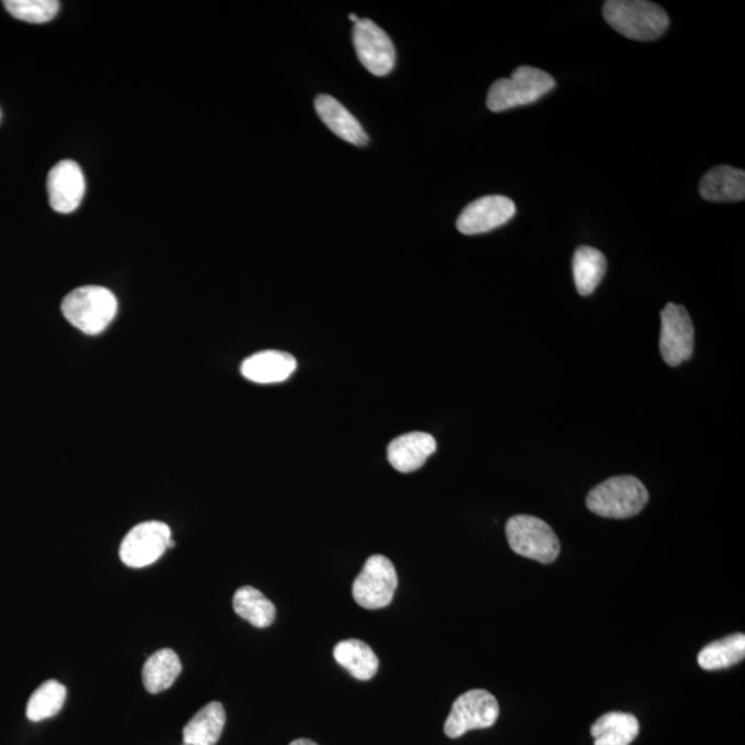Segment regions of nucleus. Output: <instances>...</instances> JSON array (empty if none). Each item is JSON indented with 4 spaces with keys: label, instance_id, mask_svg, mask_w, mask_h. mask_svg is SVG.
Segmentation results:
<instances>
[{
    "label": "nucleus",
    "instance_id": "obj_24",
    "mask_svg": "<svg viewBox=\"0 0 745 745\" xmlns=\"http://www.w3.org/2000/svg\"><path fill=\"white\" fill-rule=\"evenodd\" d=\"M67 699V689L58 681H46L32 693L26 704V717L41 722L57 715Z\"/></svg>",
    "mask_w": 745,
    "mask_h": 745
},
{
    "label": "nucleus",
    "instance_id": "obj_14",
    "mask_svg": "<svg viewBox=\"0 0 745 745\" xmlns=\"http://www.w3.org/2000/svg\"><path fill=\"white\" fill-rule=\"evenodd\" d=\"M436 452L434 436L425 432H410L398 436L388 446V462L402 474L414 473Z\"/></svg>",
    "mask_w": 745,
    "mask_h": 745
},
{
    "label": "nucleus",
    "instance_id": "obj_16",
    "mask_svg": "<svg viewBox=\"0 0 745 745\" xmlns=\"http://www.w3.org/2000/svg\"><path fill=\"white\" fill-rule=\"evenodd\" d=\"M700 196L709 202H739L745 198V173L742 169L716 166L700 181Z\"/></svg>",
    "mask_w": 745,
    "mask_h": 745
},
{
    "label": "nucleus",
    "instance_id": "obj_9",
    "mask_svg": "<svg viewBox=\"0 0 745 745\" xmlns=\"http://www.w3.org/2000/svg\"><path fill=\"white\" fill-rule=\"evenodd\" d=\"M354 46L359 62L370 74L386 76L396 67V46L387 32L371 20L360 19L354 26Z\"/></svg>",
    "mask_w": 745,
    "mask_h": 745
},
{
    "label": "nucleus",
    "instance_id": "obj_23",
    "mask_svg": "<svg viewBox=\"0 0 745 745\" xmlns=\"http://www.w3.org/2000/svg\"><path fill=\"white\" fill-rule=\"evenodd\" d=\"M745 656L744 634H734L731 637L716 640L705 646L699 655V666L705 671L725 670L738 665Z\"/></svg>",
    "mask_w": 745,
    "mask_h": 745
},
{
    "label": "nucleus",
    "instance_id": "obj_3",
    "mask_svg": "<svg viewBox=\"0 0 745 745\" xmlns=\"http://www.w3.org/2000/svg\"><path fill=\"white\" fill-rule=\"evenodd\" d=\"M648 501L649 492L643 482L623 475L594 487L587 497V507L602 518L627 519L643 511Z\"/></svg>",
    "mask_w": 745,
    "mask_h": 745
},
{
    "label": "nucleus",
    "instance_id": "obj_25",
    "mask_svg": "<svg viewBox=\"0 0 745 745\" xmlns=\"http://www.w3.org/2000/svg\"><path fill=\"white\" fill-rule=\"evenodd\" d=\"M3 4L13 18L32 24L48 23L60 10L57 0H7Z\"/></svg>",
    "mask_w": 745,
    "mask_h": 745
},
{
    "label": "nucleus",
    "instance_id": "obj_22",
    "mask_svg": "<svg viewBox=\"0 0 745 745\" xmlns=\"http://www.w3.org/2000/svg\"><path fill=\"white\" fill-rule=\"evenodd\" d=\"M233 605L235 613L256 628H267L276 622V605L251 585H245L235 593Z\"/></svg>",
    "mask_w": 745,
    "mask_h": 745
},
{
    "label": "nucleus",
    "instance_id": "obj_10",
    "mask_svg": "<svg viewBox=\"0 0 745 745\" xmlns=\"http://www.w3.org/2000/svg\"><path fill=\"white\" fill-rule=\"evenodd\" d=\"M694 349V327L684 306L667 304L661 311L660 353L667 365L679 366Z\"/></svg>",
    "mask_w": 745,
    "mask_h": 745
},
{
    "label": "nucleus",
    "instance_id": "obj_5",
    "mask_svg": "<svg viewBox=\"0 0 745 745\" xmlns=\"http://www.w3.org/2000/svg\"><path fill=\"white\" fill-rule=\"evenodd\" d=\"M506 535L515 553L537 562L552 563L561 551L551 526L531 515H515L507 522Z\"/></svg>",
    "mask_w": 745,
    "mask_h": 745
},
{
    "label": "nucleus",
    "instance_id": "obj_18",
    "mask_svg": "<svg viewBox=\"0 0 745 745\" xmlns=\"http://www.w3.org/2000/svg\"><path fill=\"white\" fill-rule=\"evenodd\" d=\"M334 659L358 681H370L379 671V657L369 645L359 639H347L336 645Z\"/></svg>",
    "mask_w": 745,
    "mask_h": 745
},
{
    "label": "nucleus",
    "instance_id": "obj_7",
    "mask_svg": "<svg viewBox=\"0 0 745 745\" xmlns=\"http://www.w3.org/2000/svg\"><path fill=\"white\" fill-rule=\"evenodd\" d=\"M172 530L159 520L134 526L120 544L119 555L126 566L141 569L152 565L173 548Z\"/></svg>",
    "mask_w": 745,
    "mask_h": 745
},
{
    "label": "nucleus",
    "instance_id": "obj_4",
    "mask_svg": "<svg viewBox=\"0 0 745 745\" xmlns=\"http://www.w3.org/2000/svg\"><path fill=\"white\" fill-rule=\"evenodd\" d=\"M557 82L546 71L533 67H519L511 78L498 79L487 95V108L493 112H503L539 101L547 93L555 89Z\"/></svg>",
    "mask_w": 745,
    "mask_h": 745
},
{
    "label": "nucleus",
    "instance_id": "obj_13",
    "mask_svg": "<svg viewBox=\"0 0 745 745\" xmlns=\"http://www.w3.org/2000/svg\"><path fill=\"white\" fill-rule=\"evenodd\" d=\"M295 369L298 360L294 356L276 349L251 355L240 366L245 379L256 385H277L287 381Z\"/></svg>",
    "mask_w": 745,
    "mask_h": 745
},
{
    "label": "nucleus",
    "instance_id": "obj_19",
    "mask_svg": "<svg viewBox=\"0 0 745 745\" xmlns=\"http://www.w3.org/2000/svg\"><path fill=\"white\" fill-rule=\"evenodd\" d=\"M591 734L595 745H629L638 737L639 722L626 712H607L596 720Z\"/></svg>",
    "mask_w": 745,
    "mask_h": 745
},
{
    "label": "nucleus",
    "instance_id": "obj_15",
    "mask_svg": "<svg viewBox=\"0 0 745 745\" xmlns=\"http://www.w3.org/2000/svg\"><path fill=\"white\" fill-rule=\"evenodd\" d=\"M315 109L322 122L339 139L358 147H365L369 142V136L366 134L358 119L336 98L328 95L317 96Z\"/></svg>",
    "mask_w": 745,
    "mask_h": 745
},
{
    "label": "nucleus",
    "instance_id": "obj_2",
    "mask_svg": "<svg viewBox=\"0 0 745 745\" xmlns=\"http://www.w3.org/2000/svg\"><path fill=\"white\" fill-rule=\"evenodd\" d=\"M62 310L71 325L89 336H97L117 316L118 300L107 288L85 287L71 292L64 299Z\"/></svg>",
    "mask_w": 745,
    "mask_h": 745
},
{
    "label": "nucleus",
    "instance_id": "obj_20",
    "mask_svg": "<svg viewBox=\"0 0 745 745\" xmlns=\"http://www.w3.org/2000/svg\"><path fill=\"white\" fill-rule=\"evenodd\" d=\"M183 666L180 657L172 649H161L155 651L147 660L142 668V682L147 692L158 694L173 687L175 679L180 677Z\"/></svg>",
    "mask_w": 745,
    "mask_h": 745
},
{
    "label": "nucleus",
    "instance_id": "obj_1",
    "mask_svg": "<svg viewBox=\"0 0 745 745\" xmlns=\"http://www.w3.org/2000/svg\"><path fill=\"white\" fill-rule=\"evenodd\" d=\"M604 18L618 34L640 42L659 40L670 26L666 10L646 0H609Z\"/></svg>",
    "mask_w": 745,
    "mask_h": 745
},
{
    "label": "nucleus",
    "instance_id": "obj_11",
    "mask_svg": "<svg viewBox=\"0 0 745 745\" xmlns=\"http://www.w3.org/2000/svg\"><path fill=\"white\" fill-rule=\"evenodd\" d=\"M515 213L517 206L507 196H484L465 207L458 217L457 229L464 235L489 233L511 220Z\"/></svg>",
    "mask_w": 745,
    "mask_h": 745
},
{
    "label": "nucleus",
    "instance_id": "obj_8",
    "mask_svg": "<svg viewBox=\"0 0 745 745\" xmlns=\"http://www.w3.org/2000/svg\"><path fill=\"white\" fill-rule=\"evenodd\" d=\"M498 715L500 706L495 695L486 690H469L454 701L445 722V734L447 737L458 738L476 728L492 727L497 722Z\"/></svg>",
    "mask_w": 745,
    "mask_h": 745
},
{
    "label": "nucleus",
    "instance_id": "obj_6",
    "mask_svg": "<svg viewBox=\"0 0 745 745\" xmlns=\"http://www.w3.org/2000/svg\"><path fill=\"white\" fill-rule=\"evenodd\" d=\"M397 589L398 574L393 563L385 555H372L355 579L353 595L356 604L376 611L391 604Z\"/></svg>",
    "mask_w": 745,
    "mask_h": 745
},
{
    "label": "nucleus",
    "instance_id": "obj_21",
    "mask_svg": "<svg viewBox=\"0 0 745 745\" xmlns=\"http://www.w3.org/2000/svg\"><path fill=\"white\" fill-rule=\"evenodd\" d=\"M606 257L591 246H580L573 256V277L580 295L593 294L605 278Z\"/></svg>",
    "mask_w": 745,
    "mask_h": 745
},
{
    "label": "nucleus",
    "instance_id": "obj_27",
    "mask_svg": "<svg viewBox=\"0 0 745 745\" xmlns=\"http://www.w3.org/2000/svg\"><path fill=\"white\" fill-rule=\"evenodd\" d=\"M0 118H2V112H0Z\"/></svg>",
    "mask_w": 745,
    "mask_h": 745
},
{
    "label": "nucleus",
    "instance_id": "obj_17",
    "mask_svg": "<svg viewBox=\"0 0 745 745\" xmlns=\"http://www.w3.org/2000/svg\"><path fill=\"white\" fill-rule=\"evenodd\" d=\"M226 710L218 701L206 704L186 723L183 732L185 745H216L226 726Z\"/></svg>",
    "mask_w": 745,
    "mask_h": 745
},
{
    "label": "nucleus",
    "instance_id": "obj_26",
    "mask_svg": "<svg viewBox=\"0 0 745 745\" xmlns=\"http://www.w3.org/2000/svg\"><path fill=\"white\" fill-rule=\"evenodd\" d=\"M290 745H317V744L312 742V739H309V738H299V739H294V742L290 743Z\"/></svg>",
    "mask_w": 745,
    "mask_h": 745
},
{
    "label": "nucleus",
    "instance_id": "obj_12",
    "mask_svg": "<svg viewBox=\"0 0 745 745\" xmlns=\"http://www.w3.org/2000/svg\"><path fill=\"white\" fill-rule=\"evenodd\" d=\"M47 191L53 210L69 215L78 209L86 191L79 164L68 159L57 163L47 175Z\"/></svg>",
    "mask_w": 745,
    "mask_h": 745
}]
</instances>
